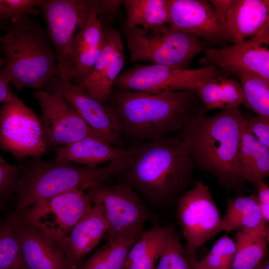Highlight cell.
Listing matches in <instances>:
<instances>
[{"label": "cell", "instance_id": "obj_1", "mask_svg": "<svg viewBox=\"0 0 269 269\" xmlns=\"http://www.w3.org/2000/svg\"><path fill=\"white\" fill-rule=\"evenodd\" d=\"M106 105L121 138L134 143L178 134L187 122L207 113L195 90L147 93L118 88Z\"/></svg>", "mask_w": 269, "mask_h": 269}, {"label": "cell", "instance_id": "obj_2", "mask_svg": "<svg viewBox=\"0 0 269 269\" xmlns=\"http://www.w3.org/2000/svg\"><path fill=\"white\" fill-rule=\"evenodd\" d=\"M206 114L187 122L178 134L195 166L212 175L226 190L239 193L246 185L239 157L243 113L237 107Z\"/></svg>", "mask_w": 269, "mask_h": 269}, {"label": "cell", "instance_id": "obj_3", "mask_svg": "<svg viewBox=\"0 0 269 269\" xmlns=\"http://www.w3.org/2000/svg\"><path fill=\"white\" fill-rule=\"evenodd\" d=\"M129 149L132 161L124 173L126 181L149 201H176L191 185L195 166L178 133L134 143Z\"/></svg>", "mask_w": 269, "mask_h": 269}, {"label": "cell", "instance_id": "obj_4", "mask_svg": "<svg viewBox=\"0 0 269 269\" xmlns=\"http://www.w3.org/2000/svg\"><path fill=\"white\" fill-rule=\"evenodd\" d=\"M131 162L129 154L103 166H78L54 159L26 157L19 161V173L15 197V210L20 211L37 202L73 190L86 191L123 174Z\"/></svg>", "mask_w": 269, "mask_h": 269}, {"label": "cell", "instance_id": "obj_5", "mask_svg": "<svg viewBox=\"0 0 269 269\" xmlns=\"http://www.w3.org/2000/svg\"><path fill=\"white\" fill-rule=\"evenodd\" d=\"M5 31L0 49L11 83L18 91L41 90L45 82L58 77L56 55L45 29L29 14L0 23Z\"/></svg>", "mask_w": 269, "mask_h": 269}, {"label": "cell", "instance_id": "obj_6", "mask_svg": "<svg viewBox=\"0 0 269 269\" xmlns=\"http://www.w3.org/2000/svg\"><path fill=\"white\" fill-rule=\"evenodd\" d=\"M123 34L133 62L186 69L206 46L200 37L175 30L168 24L148 29L124 28Z\"/></svg>", "mask_w": 269, "mask_h": 269}, {"label": "cell", "instance_id": "obj_7", "mask_svg": "<svg viewBox=\"0 0 269 269\" xmlns=\"http://www.w3.org/2000/svg\"><path fill=\"white\" fill-rule=\"evenodd\" d=\"M39 8L55 53L58 77L71 81L75 30L93 14L107 17L104 0H41Z\"/></svg>", "mask_w": 269, "mask_h": 269}, {"label": "cell", "instance_id": "obj_8", "mask_svg": "<svg viewBox=\"0 0 269 269\" xmlns=\"http://www.w3.org/2000/svg\"><path fill=\"white\" fill-rule=\"evenodd\" d=\"M85 192L107 224L105 237L108 241L143 230L150 214L137 193L127 181L113 185L101 183Z\"/></svg>", "mask_w": 269, "mask_h": 269}, {"label": "cell", "instance_id": "obj_9", "mask_svg": "<svg viewBox=\"0 0 269 269\" xmlns=\"http://www.w3.org/2000/svg\"><path fill=\"white\" fill-rule=\"evenodd\" d=\"M0 149L18 161L26 157L39 159L49 149L40 116L14 92L0 107Z\"/></svg>", "mask_w": 269, "mask_h": 269}, {"label": "cell", "instance_id": "obj_10", "mask_svg": "<svg viewBox=\"0 0 269 269\" xmlns=\"http://www.w3.org/2000/svg\"><path fill=\"white\" fill-rule=\"evenodd\" d=\"M93 206L86 192L73 190L18 211V217L49 236L60 247L73 228Z\"/></svg>", "mask_w": 269, "mask_h": 269}, {"label": "cell", "instance_id": "obj_11", "mask_svg": "<svg viewBox=\"0 0 269 269\" xmlns=\"http://www.w3.org/2000/svg\"><path fill=\"white\" fill-rule=\"evenodd\" d=\"M219 71L211 65L192 70L155 64L137 65L120 74L114 86L147 93L195 90Z\"/></svg>", "mask_w": 269, "mask_h": 269}, {"label": "cell", "instance_id": "obj_12", "mask_svg": "<svg viewBox=\"0 0 269 269\" xmlns=\"http://www.w3.org/2000/svg\"><path fill=\"white\" fill-rule=\"evenodd\" d=\"M186 247L195 251L223 231L222 219L209 187L201 180L176 200Z\"/></svg>", "mask_w": 269, "mask_h": 269}, {"label": "cell", "instance_id": "obj_13", "mask_svg": "<svg viewBox=\"0 0 269 269\" xmlns=\"http://www.w3.org/2000/svg\"><path fill=\"white\" fill-rule=\"evenodd\" d=\"M33 95L40 108V120L49 149L53 150L98 135L59 94L38 90Z\"/></svg>", "mask_w": 269, "mask_h": 269}, {"label": "cell", "instance_id": "obj_14", "mask_svg": "<svg viewBox=\"0 0 269 269\" xmlns=\"http://www.w3.org/2000/svg\"><path fill=\"white\" fill-rule=\"evenodd\" d=\"M41 90L60 95L95 133L112 145L123 148L121 135L109 109L92 97L81 86L53 77Z\"/></svg>", "mask_w": 269, "mask_h": 269}, {"label": "cell", "instance_id": "obj_15", "mask_svg": "<svg viewBox=\"0 0 269 269\" xmlns=\"http://www.w3.org/2000/svg\"><path fill=\"white\" fill-rule=\"evenodd\" d=\"M269 27H267L258 35L232 45L206 49L199 63L204 67L215 66L220 70L242 68L269 82Z\"/></svg>", "mask_w": 269, "mask_h": 269}, {"label": "cell", "instance_id": "obj_16", "mask_svg": "<svg viewBox=\"0 0 269 269\" xmlns=\"http://www.w3.org/2000/svg\"><path fill=\"white\" fill-rule=\"evenodd\" d=\"M168 24L174 30L203 37L210 43L224 45L230 41L224 20L204 0H168Z\"/></svg>", "mask_w": 269, "mask_h": 269}, {"label": "cell", "instance_id": "obj_17", "mask_svg": "<svg viewBox=\"0 0 269 269\" xmlns=\"http://www.w3.org/2000/svg\"><path fill=\"white\" fill-rule=\"evenodd\" d=\"M106 43L88 78L81 85L88 94L105 105L114 83L124 64L125 55L121 34L110 26H103Z\"/></svg>", "mask_w": 269, "mask_h": 269}, {"label": "cell", "instance_id": "obj_18", "mask_svg": "<svg viewBox=\"0 0 269 269\" xmlns=\"http://www.w3.org/2000/svg\"><path fill=\"white\" fill-rule=\"evenodd\" d=\"M15 228L27 269H71L62 249L45 234L20 220L18 211Z\"/></svg>", "mask_w": 269, "mask_h": 269}, {"label": "cell", "instance_id": "obj_19", "mask_svg": "<svg viewBox=\"0 0 269 269\" xmlns=\"http://www.w3.org/2000/svg\"><path fill=\"white\" fill-rule=\"evenodd\" d=\"M107 224L94 205L73 228L60 247L64 252L71 269H77L86 256L105 237Z\"/></svg>", "mask_w": 269, "mask_h": 269}, {"label": "cell", "instance_id": "obj_20", "mask_svg": "<svg viewBox=\"0 0 269 269\" xmlns=\"http://www.w3.org/2000/svg\"><path fill=\"white\" fill-rule=\"evenodd\" d=\"M224 22L234 43L255 36L269 27V1L232 0Z\"/></svg>", "mask_w": 269, "mask_h": 269}, {"label": "cell", "instance_id": "obj_21", "mask_svg": "<svg viewBox=\"0 0 269 269\" xmlns=\"http://www.w3.org/2000/svg\"><path fill=\"white\" fill-rule=\"evenodd\" d=\"M53 150L57 160L88 166L109 163L130 153L129 148L114 146L98 135L85 137Z\"/></svg>", "mask_w": 269, "mask_h": 269}, {"label": "cell", "instance_id": "obj_22", "mask_svg": "<svg viewBox=\"0 0 269 269\" xmlns=\"http://www.w3.org/2000/svg\"><path fill=\"white\" fill-rule=\"evenodd\" d=\"M195 90L206 112L229 109L246 104L238 80L221 70L204 81Z\"/></svg>", "mask_w": 269, "mask_h": 269}, {"label": "cell", "instance_id": "obj_23", "mask_svg": "<svg viewBox=\"0 0 269 269\" xmlns=\"http://www.w3.org/2000/svg\"><path fill=\"white\" fill-rule=\"evenodd\" d=\"M222 219L223 229L228 233L238 231L269 236V227L262 218L256 193L228 199Z\"/></svg>", "mask_w": 269, "mask_h": 269}, {"label": "cell", "instance_id": "obj_24", "mask_svg": "<svg viewBox=\"0 0 269 269\" xmlns=\"http://www.w3.org/2000/svg\"><path fill=\"white\" fill-rule=\"evenodd\" d=\"M239 154L244 180L257 186L264 182L269 176V148L263 145L249 132L244 117Z\"/></svg>", "mask_w": 269, "mask_h": 269}, {"label": "cell", "instance_id": "obj_25", "mask_svg": "<svg viewBox=\"0 0 269 269\" xmlns=\"http://www.w3.org/2000/svg\"><path fill=\"white\" fill-rule=\"evenodd\" d=\"M167 227L154 226L144 232L135 242L128 254L126 269H155V265L162 251Z\"/></svg>", "mask_w": 269, "mask_h": 269}, {"label": "cell", "instance_id": "obj_26", "mask_svg": "<svg viewBox=\"0 0 269 269\" xmlns=\"http://www.w3.org/2000/svg\"><path fill=\"white\" fill-rule=\"evenodd\" d=\"M144 231L138 230L109 241L77 269H126L128 254Z\"/></svg>", "mask_w": 269, "mask_h": 269}, {"label": "cell", "instance_id": "obj_27", "mask_svg": "<svg viewBox=\"0 0 269 269\" xmlns=\"http://www.w3.org/2000/svg\"><path fill=\"white\" fill-rule=\"evenodd\" d=\"M221 71L239 80L245 96V106L256 115L269 121V82L240 68H228Z\"/></svg>", "mask_w": 269, "mask_h": 269}, {"label": "cell", "instance_id": "obj_28", "mask_svg": "<svg viewBox=\"0 0 269 269\" xmlns=\"http://www.w3.org/2000/svg\"><path fill=\"white\" fill-rule=\"evenodd\" d=\"M122 4L127 14L125 28L148 29L169 22L168 0H124Z\"/></svg>", "mask_w": 269, "mask_h": 269}, {"label": "cell", "instance_id": "obj_29", "mask_svg": "<svg viewBox=\"0 0 269 269\" xmlns=\"http://www.w3.org/2000/svg\"><path fill=\"white\" fill-rule=\"evenodd\" d=\"M235 238L236 251L230 269H256L266 254L269 236L238 231Z\"/></svg>", "mask_w": 269, "mask_h": 269}, {"label": "cell", "instance_id": "obj_30", "mask_svg": "<svg viewBox=\"0 0 269 269\" xmlns=\"http://www.w3.org/2000/svg\"><path fill=\"white\" fill-rule=\"evenodd\" d=\"M18 211L0 221V269H27L15 228Z\"/></svg>", "mask_w": 269, "mask_h": 269}, {"label": "cell", "instance_id": "obj_31", "mask_svg": "<svg viewBox=\"0 0 269 269\" xmlns=\"http://www.w3.org/2000/svg\"><path fill=\"white\" fill-rule=\"evenodd\" d=\"M155 269H192L185 249L176 232L167 227L165 244Z\"/></svg>", "mask_w": 269, "mask_h": 269}, {"label": "cell", "instance_id": "obj_32", "mask_svg": "<svg viewBox=\"0 0 269 269\" xmlns=\"http://www.w3.org/2000/svg\"><path fill=\"white\" fill-rule=\"evenodd\" d=\"M236 251V243L228 235L219 238L199 265L207 269H230Z\"/></svg>", "mask_w": 269, "mask_h": 269}, {"label": "cell", "instance_id": "obj_33", "mask_svg": "<svg viewBox=\"0 0 269 269\" xmlns=\"http://www.w3.org/2000/svg\"><path fill=\"white\" fill-rule=\"evenodd\" d=\"M41 0H0V23H7L23 14H37Z\"/></svg>", "mask_w": 269, "mask_h": 269}, {"label": "cell", "instance_id": "obj_34", "mask_svg": "<svg viewBox=\"0 0 269 269\" xmlns=\"http://www.w3.org/2000/svg\"><path fill=\"white\" fill-rule=\"evenodd\" d=\"M19 165L6 161L0 153V197L4 201L15 195Z\"/></svg>", "mask_w": 269, "mask_h": 269}, {"label": "cell", "instance_id": "obj_35", "mask_svg": "<svg viewBox=\"0 0 269 269\" xmlns=\"http://www.w3.org/2000/svg\"><path fill=\"white\" fill-rule=\"evenodd\" d=\"M243 115L249 132L263 145L269 148V121L257 115Z\"/></svg>", "mask_w": 269, "mask_h": 269}, {"label": "cell", "instance_id": "obj_36", "mask_svg": "<svg viewBox=\"0 0 269 269\" xmlns=\"http://www.w3.org/2000/svg\"><path fill=\"white\" fill-rule=\"evenodd\" d=\"M257 194V202L261 213L262 218L267 224L269 222V187L265 182L258 186Z\"/></svg>", "mask_w": 269, "mask_h": 269}, {"label": "cell", "instance_id": "obj_37", "mask_svg": "<svg viewBox=\"0 0 269 269\" xmlns=\"http://www.w3.org/2000/svg\"><path fill=\"white\" fill-rule=\"evenodd\" d=\"M9 83V77L4 68L0 69V104L6 103L12 98L13 91Z\"/></svg>", "mask_w": 269, "mask_h": 269}, {"label": "cell", "instance_id": "obj_38", "mask_svg": "<svg viewBox=\"0 0 269 269\" xmlns=\"http://www.w3.org/2000/svg\"><path fill=\"white\" fill-rule=\"evenodd\" d=\"M208 1L212 4L217 14L224 20L232 0H210Z\"/></svg>", "mask_w": 269, "mask_h": 269}, {"label": "cell", "instance_id": "obj_39", "mask_svg": "<svg viewBox=\"0 0 269 269\" xmlns=\"http://www.w3.org/2000/svg\"><path fill=\"white\" fill-rule=\"evenodd\" d=\"M185 249L192 269H207L199 265V260L196 256L194 250L186 247Z\"/></svg>", "mask_w": 269, "mask_h": 269}, {"label": "cell", "instance_id": "obj_40", "mask_svg": "<svg viewBox=\"0 0 269 269\" xmlns=\"http://www.w3.org/2000/svg\"><path fill=\"white\" fill-rule=\"evenodd\" d=\"M4 201L0 197V212L4 208Z\"/></svg>", "mask_w": 269, "mask_h": 269}, {"label": "cell", "instance_id": "obj_41", "mask_svg": "<svg viewBox=\"0 0 269 269\" xmlns=\"http://www.w3.org/2000/svg\"><path fill=\"white\" fill-rule=\"evenodd\" d=\"M263 260L260 263V264L259 265V266L257 267V268L256 269H263Z\"/></svg>", "mask_w": 269, "mask_h": 269}, {"label": "cell", "instance_id": "obj_42", "mask_svg": "<svg viewBox=\"0 0 269 269\" xmlns=\"http://www.w3.org/2000/svg\"><path fill=\"white\" fill-rule=\"evenodd\" d=\"M4 61L3 59L0 58V69L4 65Z\"/></svg>", "mask_w": 269, "mask_h": 269}]
</instances>
